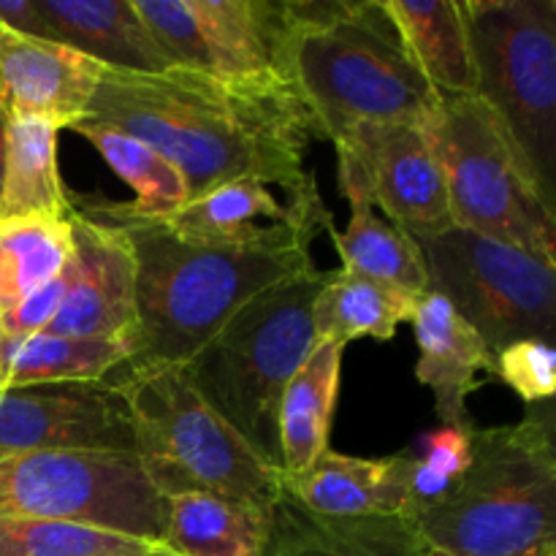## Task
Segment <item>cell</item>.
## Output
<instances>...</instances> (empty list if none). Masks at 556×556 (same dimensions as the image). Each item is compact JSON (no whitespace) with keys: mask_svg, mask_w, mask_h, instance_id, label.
Returning a JSON list of instances; mask_svg holds the SVG:
<instances>
[{"mask_svg":"<svg viewBox=\"0 0 556 556\" xmlns=\"http://www.w3.org/2000/svg\"><path fill=\"white\" fill-rule=\"evenodd\" d=\"M85 117L155 147L179 168L190 199L233 179L277 185L286 201L320 195L304 168L318 134L293 87L231 85L188 68L103 71Z\"/></svg>","mask_w":556,"mask_h":556,"instance_id":"cell-1","label":"cell"},{"mask_svg":"<svg viewBox=\"0 0 556 556\" xmlns=\"http://www.w3.org/2000/svg\"><path fill=\"white\" fill-rule=\"evenodd\" d=\"M71 204L123 228L136 258V358L185 364L266 288L315 269V233L258 244H201L128 201L79 195Z\"/></svg>","mask_w":556,"mask_h":556,"instance_id":"cell-2","label":"cell"},{"mask_svg":"<svg viewBox=\"0 0 556 556\" xmlns=\"http://www.w3.org/2000/svg\"><path fill=\"white\" fill-rule=\"evenodd\" d=\"M288 81L320 139L358 125L427 128L443 96L424 79L378 0H286Z\"/></svg>","mask_w":556,"mask_h":556,"instance_id":"cell-3","label":"cell"},{"mask_svg":"<svg viewBox=\"0 0 556 556\" xmlns=\"http://www.w3.org/2000/svg\"><path fill=\"white\" fill-rule=\"evenodd\" d=\"M432 552L448 556L556 554L552 402L521 421L476 429L470 465L445 497L416 516Z\"/></svg>","mask_w":556,"mask_h":556,"instance_id":"cell-4","label":"cell"},{"mask_svg":"<svg viewBox=\"0 0 556 556\" xmlns=\"http://www.w3.org/2000/svg\"><path fill=\"white\" fill-rule=\"evenodd\" d=\"M109 386L128 421L134 454L163 500L210 489L275 508L286 497L280 467L204 400L185 364L128 362Z\"/></svg>","mask_w":556,"mask_h":556,"instance_id":"cell-5","label":"cell"},{"mask_svg":"<svg viewBox=\"0 0 556 556\" xmlns=\"http://www.w3.org/2000/svg\"><path fill=\"white\" fill-rule=\"evenodd\" d=\"M324 280L315 266L266 288L185 362L204 400L277 467V410L288 380L318 345L313 302Z\"/></svg>","mask_w":556,"mask_h":556,"instance_id":"cell-6","label":"cell"},{"mask_svg":"<svg viewBox=\"0 0 556 556\" xmlns=\"http://www.w3.org/2000/svg\"><path fill=\"white\" fill-rule=\"evenodd\" d=\"M424 130L443 172L454 226L554 264L556 204L492 109L478 96L443 98Z\"/></svg>","mask_w":556,"mask_h":556,"instance_id":"cell-7","label":"cell"},{"mask_svg":"<svg viewBox=\"0 0 556 556\" xmlns=\"http://www.w3.org/2000/svg\"><path fill=\"white\" fill-rule=\"evenodd\" d=\"M476 96L505 125L556 204V0H462Z\"/></svg>","mask_w":556,"mask_h":556,"instance_id":"cell-8","label":"cell"},{"mask_svg":"<svg viewBox=\"0 0 556 556\" xmlns=\"http://www.w3.org/2000/svg\"><path fill=\"white\" fill-rule=\"evenodd\" d=\"M0 519L71 521L161 543L166 500L128 451H38L0 462Z\"/></svg>","mask_w":556,"mask_h":556,"instance_id":"cell-9","label":"cell"},{"mask_svg":"<svg viewBox=\"0 0 556 556\" xmlns=\"http://www.w3.org/2000/svg\"><path fill=\"white\" fill-rule=\"evenodd\" d=\"M429 291L454 304L497 356L519 340L554 345V264L465 228H445L421 242Z\"/></svg>","mask_w":556,"mask_h":556,"instance_id":"cell-10","label":"cell"},{"mask_svg":"<svg viewBox=\"0 0 556 556\" xmlns=\"http://www.w3.org/2000/svg\"><path fill=\"white\" fill-rule=\"evenodd\" d=\"M174 68L248 87L288 81L286 0H134Z\"/></svg>","mask_w":556,"mask_h":556,"instance_id":"cell-11","label":"cell"},{"mask_svg":"<svg viewBox=\"0 0 556 556\" xmlns=\"http://www.w3.org/2000/svg\"><path fill=\"white\" fill-rule=\"evenodd\" d=\"M334 147L345 199L362 195L418 244L454 226L443 172L424 128L358 125Z\"/></svg>","mask_w":556,"mask_h":556,"instance_id":"cell-12","label":"cell"},{"mask_svg":"<svg viewBox=\"0 0 556 556\" xmlns=\"http://www.w3.org/2000/svg\"><path fill=\"white\" fill-rule=\"evenodd\" d=\"M128 451V421L109 383L0 391V462L38 451Z\"/></svg>","mask_w":556,"mask_h":556,"instance_id":"cell-13","label":"cell"},{"mask_svg":"<svg viewBox=\"0 0 556 556\" xmlns=\"http://www.w3.org/2000/svg\"><path fill=\"white\" fill-rule=\"evenodd\" d=\"M68 288L43 334L134 337L136 258L123 228L103 223L71 204Z\"/></svg>","mask_w":556,"mask_h":556,"instance_id":"cell-14","label":"cell"},{"mask_svg":"<svg viewBox=\"0 0 556 556\" xmlns=\"http://www.w3.org/2000/svg\"><path fill=\"white\" fill-rule=\"evenodd\" d=\"M103 65L76 49L0 27V114L47 119L60 130L79 123L101 85Z\"/></svg>","mask_w":556,"mask_h":556,"instance_id":"cell-15","label":"cell"},{"mask_svg":"<svg viewBox=\"0 0 556 556\" xmlns=\"http://www.w3.org/2000/svg\"><path fill=\"white\" fill-rule=\"evenodd\" d=\"M155 217V215H152ZM163 223L177 237L201 244H258L288 239L293 233L329 231L334 226L324 199L280 201L269 185L233 179L185 201Z\"/></svg>","mask_w":556,"mask_h":556,"instance_id":"cell-16","label":"cell"},{"mask_svg":"<svg viewBox=\"0 0 556 556\" xmlns=\"http://www.w3.org/2000/svg\"><path fill=\"white\" fill-rule=\"evenodd\" d=\"M410 324L418 345L416 378L434 394L440 424L467 427L472 424L467 396L478 389V372L494 375V353L454 304L434 291L418 299Z\"/></svg>","mask_w":556,"mask_h":556,"instance_id":"cell-17","label":"cell"},{"mask_svg":"<svg viewBox=\"0 0 556 556\" xmlns=\"http://www.w3.org/2000/svg\"><path fill=\"white\" fill-rule=\"evenodd\" d=\"M413 456L362 459L326 448L307 470L286 478V492L304 510L334 519L407 516L410 519Z\"/></svg>","mask_w":556,"mask_h":556,"instance_id":"cell-18","label":"cell"},{"mask_svg":"<svg viewBox=\"0 0 556 556\" xmlns=\"http://www.w3.org/2000/svg\"><path fill=\"white\" fill-rule=\"evenodd\" d=\"M52 41L76 49L106 71L163 74L174 68L134 0H36Z\"/></svg>","mask_w":556,"mask_h":556,"instance_id":"cell-19","label":"cell"},{"mask_svg":"<svg viewBox=\"0 0 556 556\" xmlns=\"http://www.w3.org/2000/svg\"><path fill=\"white\" fill-rule=\"evenodd\" d=\"M275 508L233 494L188 489L166 497L161 548L177 556H266Z\"/></svg>","mask_w":556,"mask_h":556,"instance_id":"cell-20","label":"cell"},{"mask_svg":"<svg viewBox=\"0 0 556 556\" xmlns=\"http://www.w3.org/2000/svg\"><path fill=\"white\" fill-rule=\"evenodd\" d=\"M416 521L407 516L334 519L304 510L291 494L275 505L266 556H427Z\"/></svg>","mask_w":556,"mask_h":556,"instance_id":"cell-21","label":"cell"},{"mask_svg":"<svg viewBox=\"0 0 556 556\" xmlns=\"http://www.w3.org/2000/svg\"><path fill=\"white\" fill-rule=\"evenodd\" d=\"M424 79L443 98L476 96V60L462 0H378Z\"/></svg>","mask_w":556,"mask_h":556,"instance_id":"cell-22","label":"cell"},{"mask_svg":"<svg viewBox=\"0 0 556 556\" xmlns=\"http://www.w3.org/2000/svg\"><path fill=\"white\" fill-rule=\"evenodd\" d=\"M345 348L318 340L307 362L282 391L277 410V448L282 476H299L329 448Z\"/></svg>","mask_w":556,"mask_h":556,"instance_id":"cell-23","label":"cell"},{"mask_svg":"<svg viewBox=\"0 0 556 556\" xmlns=\"http://www.w3.org/2000/svg\"><path fill=\"white\" fill-rule=\"evenodd\" d=\"M5 342V389L27 386L106 383L112 372L136 358L134 337L30 334Z\"/></svg>","mask_w":556,"mask_h":556,"instance_id":"cell-24","label":"cell"},{"mask_svg":"<svg viewBox=\"0 0 556 556\" xmlns=\"http://www.w3.org/2000/svg\"><path fill=\"white\" fill-rule=\"evenodd\" d=\"M58 125L47 119H5L0 220L25 215H71V193L58 166Z\"/></svg>","mask_w":556,"mask_h":556,"instance_id":"cell-25","label":"cell"},{"mask_svg":"<svg viewBox=\"0 0 556 556\" xmlns=\"http://www.w3.org/2000/svg\"><path fill=\"white\" fill-rule=\"evenodd\" d=\"M416 304L418 299L400 288L345 269L326 271L324 286L313 302L315 334L342 348L362 337L391 340L405 320H413Z\"/></svg>","mask_w":556,"mask_h":556,"instance_id":"cell-26","label":"cell"},{"mask_svg":"<svg viewBox=\"0 0 556 556\" xmlns=\"http://www.w3.org/2000/svg\"><path fill=\"white\" fill-rule=\"evenodd\" d=\"M348 204H351L348 226L342 231H337L334 226L326 231L342 261L340 269L400 288V291L421 299L429 291L421 244L391 226L389 220H380L375 215V206L362 195H348Z\"/></svg>","mask_w":556,"mask_h":556,"instance_id":"cell-27","label":"cell"},{"mask_svg":"<svg viewBox=\"0 0 556 556\" xmlns=\"http://www.w3.org/2000/svg\"><path fill=\"white\" fill-rule=\"evenodd\" d=\"M71 253L68 217L25 215L0 220V315L63 275Z\"/></svg>","mask_w":556,"mask_h":556,"instance_id":"cell-28","label":"cell"},{"mask_svg":"<svg viewBox=\"0 0 556 556\" xmlns=\"http://www.w3.org/2000/svg\"><path fill=\"white\" fill-rule=\"evenodd\" d=\"M68 130L90 141L98 155L106 161V166L134 190L136 199L128 204L141 215H172L190 199L188 182L179 168L147 141L136 139L114 125L87 117L71 125Z\"/></svg>","mask_w":556,"mask_h":556,"instance_id":"cell-29","label":"cell"},{"mask_svg":"<svg viewBox=\"0 0 556 556\" xmlns=\"http://www.w3.org/2000/svg\"><path fill=\"white\" fill-rule=\"evenodd\" d=\"M161 543L71 521L0 519V556H136Z\"/></svg>","mask_w":556,"mask_h":556,"instance_id":"cell-30","label":"cell"},{"mask_svg":"<svg viewBox=\"0 0 556 556\" xmlns=\"http://www.w3.org/2000/svg\"><path fill=\"white\" fill-rule=\"evenodd\" d=\"M476 424L467 427H445L427 434V448L421 456H413L410 472V519H416L421 510L438 503L440 497L456 486L462 472L470 465L472 434Z\"/></svg>","mask_w":556,"mask_h":556,"instance_id":"cell-31","label":"cell"},{"mask_svg":"<svg viewBox=\"0 0 556 556\" xmlns=\"http://www.w3.org/2000/svg\"><path fill=\"white\" fill-rule=\"evenodd\" d=\"M494 375L527 405L552 402L556 391V351L552 342L519 340L494 356Z\"/></svg>","mask_w":556,"mask_h":556,"instance_id":"cell-32","label":"cell"},{"mask_svg":"<svg viewBox=\"0 0 556 556\" xmlns=\"http://www.w3.org/2000/svg\"><path fill=\"white\" fill-rule=\"evenodd\" d=\"M65 288H68V266L63 269V275L49 280L47 286H41L38 291H33L20 307L0 315V331H3V337H9V340H22V337L47 331L49 324L54 320V315H58L60 304H63Z\"/></svg>","mask_w":556,"mask_h":556,"instance_id":"cell-33","label":"cell"},{"mask_svg":"<svg viewBox=\"0 0 556 556\" xmlns=\"http://www.w3.org/2000/svg\"><path fill=\"white\" fill-rule=\"evenodd\" d=\"M0 27L20 36L52 41V33L36 0H0Z\"/></svg>","mask_w":556,"mask_h":556,"instance_id":"cell-34","label":"cell"},{"mask_svg":"<svg viewBox=\"0 0 556 556\" xmlns=\"http://www.w3.org/2000/svg\"><path fill=\"white\" fill-rule=\"evenodd\" d=\"M3 157H5V117L0 114V185H3Z\"/></svg>","mask_w":556,"mask_h":556,"instance_id":"cell-35","label":"cell"},{"mask_svg":"<svg viewBox=\"0 0 556 556\" xmlns=\"http://www.w3.org/2000/svg\"><path fill=\"white\" fill-rule=\"evenodd\" d=\"M3 372H5V342H3V331H0V391H3Z\"/></svg>","mask_w":556,"mask_h":556,"instance_id":"cell-36","label":"cell"},{"mask_svg":"<svg viewBox=\"0 0 556 556\" xmlns=\"http://www.w3.org/2000/svg\"><path fill=\"white\" fill-rule=\"evenodd\" d=\"M136 556H177V554L166 552V548H152V552H147V554H136Z\"/></svg>","mask_w":556,"mask_h":556,"instance_id":"cell-37","label":"cell"},{"mask_svg":"<svg viewBox=\"0 0 556 556\" xmlns=\"http://www.w3.org/2000/svg\"><path fill=\"white\" fill-rule=\"evenodd\" d=\"M427 556H448V554H443V552H432V548H429Z\"/></svg>","mask_w":556,"mask_h":556,"instance_id":"cell-38","label":"cell"},{"mask_svg":"<svg viewBox=\"0 0 556 556\" xmlns=\"http://www.w3.org/2000/svg\"><path fill=\"white\" fill-rule=\"evenodd\" d=\"M554 556H556V554H554Z\"/></svg>","mask_w":556,"mask_h":556,"instance_id":"cell-39","label":"cell"}]
</instances>
